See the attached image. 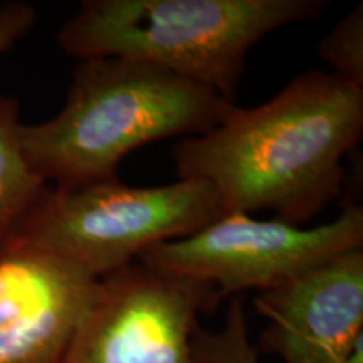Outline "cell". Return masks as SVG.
<instances>
[{"mask_svg": "<svg viewBox=\"0 0 363 363\" xmlns=\"http://www.w3.org/2000/svg\"><path fill=\"white\" fill-rule=\"evenodd\" d=\"M353 249H363V208L347 203L337 219L316 227L227 212L187 238L147 249L136 261L206 283L224 299L269 291Z\"/></svg>", "mask_w": 363, "mask_h": 363, "instance_id": "cell-5", "label": "cell"}, {"mask_svg": "<svg viewBox=\"0 0 363 363\" xmlns=\"http://www.w3.org/2000/svg\"><path fill=\"white\" fill-rule=\"evenodd\" d=\"M318 54L333 74L363 88V4L345 16L320 43Z\"/></svg>", "mask_w": 363, "mask_h": 363, "instance_id": "cell-11", "label": "cell"}, {"mask_svg": "<svg viewBox=\"0 0 363 363\" xmlns=\"http://www.w3.org/2000/svg\"><path fill=\"white\" fill-rule=\"evenodd\" d=\"M235 106L202 86L123 57L79 61L66 103L43 123L21 126L30 169L45 184L74 189L115 179L140 147L216 128Z\"/></svg>", "mask_w": 363, "mask_h": 363, "instance_id": "cell-2", "label": "cell"}, {"mask_svg": "<svg viewBox=\"0 0 363 363\" xmlns=\"http://www.w3.org/2000/svg\"><path fill=\"white\" fill-rule=\"evenodd\" d=\"M212 286L133 262L99 279L98 294L57 363H206L195 348Z\"/></svg>", "mask_w": 363, "mask_h": 363, "instance_id": "cell-6", "label": "cell"}, {"mask_svg": "<svg viewBox=\"0 0 363 363\" xmlns=\"http://www.w3.org/2000/svg\"><path fill=\"white\" fill-rule=\"evenodd\" d=\"M21 126L19 99L0 96V251L48 187L27 162Z\"/></svg>", "mask_w": 363, "mask_h": 363, "instance_id": "cell-9", "label": "cell"}, {"mask_svg": "<svg viewBox=\"0 0 363 363\" xmlns=\"http://www.w3.org/2000/svg\"><path fill=\"white\" fill-rule=\"evenodd\" d=\"M222 214L214 189L201 180L133 187L115 177L74 189L48 185L9 244L40 249L103 279Z\"/></svg>", "mask_w": 363, "mask_h": 363, "instance_id": "cell-4", "label": "cell"}, {"mask_svg": "<svg viewBox=\"0 0 363 363\" xmlns=\"http://www.w3.org/2000/svg\"><path fill=\"white\" fill-rule=\"evenodd\" d=\"M254 306L267 321L257 353L283 363H345L363 340V249L257 293Z\"/></svg>", "mask_w": 363, "mask_h": 363, "instance_id": "cell-7", "label": "cell"}, {"mask_svg": "<svg viewBox=\"0 0 363 363\" xmlns=\"http://www.w3.org/2000/svg\"><path fill=\"white\" fill-rule=\"evenodd\" d=\"M325 9L321 0H84L57 43L78 61L145 62L234 103L254 45Z\"/></svg>", "mask_w": 363, "mask_h": 363, "instance_id": "cell-3", "label": "cell"}, {"mask_svg": "<svg viewBox=\"0 0 363 363\" xmlns=\"http://www.w3.org/2000/svg\"><path fill=\"white\" fill-rule=\"evenodd\" d=\"M345 363H363V340L353 348V352L350 353V357L347 358Z\"/></svg>", "mask_w": 363, "mask_h": 363, "instance_id": "cell-13", "label": "cell"}, {"mask_svg": "<svg viewBox=\"0 0 363 363\" xmlns=\"http://www.w3.org/2000/svg\"><path fill=\"white\" fill-rule=\"evenodd\" d=\"M38 22V11L27 2H7L0 6V56L33 30Z\"/></svg>", "mask_w": 363, "mask_h": 363, "instance_id": "cell-12", "label": "cell"}, {"mask_svg": "<svg viewBox=\"0 0 363 363\" xmlns=\"http://www.w3.org/2000/svg\"><path fill=\"white\" fill-rule=\"evenodd\" d=\"M99 279L26 244L0 251V363H57Z\"/></svg>", "mask_w": 363, "mask_h": 363, "instance_id": "cell-8", "label": "cell"}, {"mask_svg": "<svg viewBox=\"0 0 363 363\" xmlns=\"http://www.w3.org/2000/svg\"><path fill=\"white\" fill-rule=\"evenodd\" d=\"M199 357L206 363H261L259 353L249 340V326L242 299L235 298L229 305L225 323L211 333L199 330L195 338Z\"/></svg>", "mask_w": 363, "mask_h": 363, "instance_id": "cell-10", "label": "cell"}, {"mask_svg": "<svg viewBox=\"0 0 363 363\" xmlns=\"http://www.w3.org/2000/svg\"><path fill=\"white\" fill-rule=\"evenodd\" d=\"M363 135V88L333 72L299 74L254 108L174 148L180 180H201L224 214L272 211L301 225L342 195L343 160Z\"/></svg>", "mask_w": 363, "mask_h": 363, "instance_id": "cell-1", "label": "cell"}]
</instances>
